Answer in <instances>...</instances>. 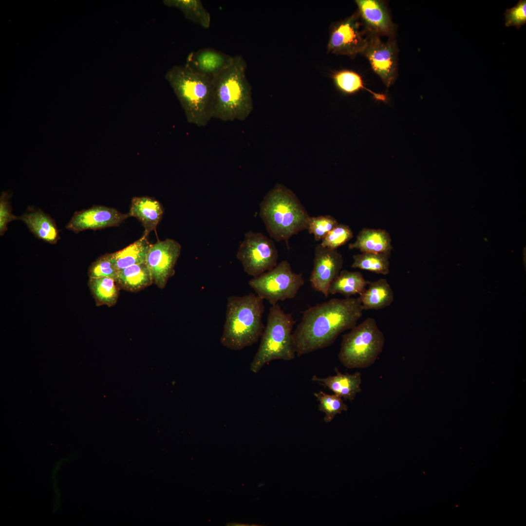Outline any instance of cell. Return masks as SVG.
I'll list each match as a JSON object with an SVG mask.
<instances>
[{"instance_id": "6da1fadb", "label": "cell", "mask_w": 526, "mask_h": 526, "mask_svg": "<svg viewBox=\"0 0 526 526\" xmlns=\"http://www.w3.org/2000/svg\"><path fill=\"white\" fill-rule=\"evenodd\" d=\"M363 310L359 297L334 298L309 307L292 333L296 355L331 345L340 334L357 325Z\"/></svg>"}, {"instance_id": "7a4b0ae2", "label": "cell", "mask_w": 526, "mask_h": 526, "mask_svg": "<svg viewBox=\"0 0 526 526\" xmlns=\"http://www.w3.org/2000/svg\"><path fill=\"white\" fill-rule=\"evenodd\" d=\"M246 66L243 57L236 55L231 65L212 80V118L242 121L250 114L253 106Z\"/></svg>"}, {"instance_id": "3957f363", "label": "cell", "mask_w": 526, "mask_h": 526, "mask_svg": "<svg viewBox=\"0 0 526 526\" xmlns=\"http://www.w3.org/2000/svg\"><path fill=\"white\" fill-rule=\"evenodd\" d=\"M259 214L271 238L283 241L288 249L290 238L307 229L310 217L297 195L280 184L264 196Z\"/></svg>"}, {"instance_id": "277c9868", "label": "cell", "mask_w": 526, "mask_h": 526, "mask_svg": "<svg viewBox=\"0 0 526 526\" xmlns=\"http://www.w3.org/2000/svg\"><path fill=\"white\" fill-rule=\"evenodd\" d=\"M263 300L254 293L227 298L221 344L240 350L258 341L264 329Z\"/></svg>"}, {"instance_id": "5b68a950", "label": "cell", "mask_w": 526, "mask_h": 526, "mask_svg": "<svg viewBox=\"0 0 526 526\" xmlns=\"http://www.w3.org/2000/svg\"><path fill=\"white\" fill-rule=\"evenodd\" d=\"M165 76L188 121L198 127L206 126L212 118V80L193 73L184 65L173 66Z\"/></svg>"}, {"instance_id": "8992f818", "label": "cell", "mask_w": 526, "mask_h": 526, "mask_svg": "<svg viewBox=\"0 0 526 526\" xmlns=\"http://www.w3.org/2000/svg\"><path fill=\"white\" fill-rule=\"evenodd\" d=\"M295 323L292 316L286 313L279 304L272 305L259 348L250 365L253 373H257L271 361L291 360L295 358L296 353L292 337Z\"/></svg>"}, {"instance_id": "52a82bcc", "label": "cell", "mask_w": 526, "mask_h": 526, "mask_svg": "<svg viewBox=\"0 0 526 526\" xmlns=\"http://www.w3.org/2000/svg\"><path fill=\"white\" fill-rule=\"evenodd\" d=\"M384 342L376 319L368 318L343 336L339 360L348 368L368 367L382 352Z\"/></svg>"}, {"instance_id": "ba28073f", "label": "cell", "mask_w": 526, "mask_h": 526, "mask_svg": "<svg viewBox=\"0 0 526 526\" xmlns=\"http://www.w3.org/2000/svg\"><path fill=\"white\" fill-rule=\"evenodd\" d=\"M304 283L302 274L293 272L290 263L285 260L248 282L256 295L272 305L280 301L295 298Z\"/></svg>"}, {"instance_id": "9c48e42d", "label": "cell", "mask_w": 526, "mask_h": 526, "mask_svg": "<svg viewBox=\"0 0 526 526\" xmlns=\"http://www.w3.org/2000/svg\"><path fill=\"white\" fill-rule=\"evenodd\" d=\"M236 257L244 271L254 278L277 265L278 252L271 238L261 232L248 231L239 246Z\"/></svg>"}, {"instance_id": "30bf717a", "label": "cell", "mask_w": 526, "mask_h": 526, "mask_svg": "<svg viewBox=\"0 0 526 526\" xmlns=\"http://www.w3.org/2000/svg\"><path fill=\"white\" fill-rule=\"evenodd\" d=\"M369 35L357 12L331 27L327 51L333 54L355 56L365 49Z\"/></svg>"}, {"instance_id": "8fae6325", "label": "cell", "mask_w": 526, "mask_h": 526, "mask_svg": "<svg viewBox=\"0 0 526 526\" xmlns=\"http://www.w3.org/2000/svg\"><path fill=\"white\" fill-rule=\"evenodd\" d=\"M398 49L394 38L382 40L380 37L369 35L367 46L362 53L374 72L389 88L398 75Z\"/></svg>"}, {"instance_id": "7c38bea8", "label": "cell", "mask_w": 526, "mask_h": 526, "mask_svg": "<svg viewBox=\"0 0 526 526\" xmlns=\"http://www.w3.org/2000/svg\"><path fill=\"white\" fill-rule=\"evenodd\" d=\"M181 250L180 244L171 239L152 244L146 263L153 283L159 288H164L169 279L174 274V267Z\"/></svg>"}, {"instance_id": "4fadbf2b", "label": "cell", "mask_w": 526, "mask_h": 526, "mask_svg": "<svg viewBox=\"0 0 526 526\" xmlns=\"http://www.w3.org/2000/svg\"><path fill=\"white\" fill-rule=\"evenodd\" d=\"M343 263L342 256L337 249L323 247L320 244H317L310 277L313 289L328 297L329 286L339 274Z\"/></svg>"}, {"instance_id": "5bb4252c", "label": "cell", "mask_w": 526, "mask_h": 526, "mask_svg": "<svg viewBox=\"0 0 526 526\" xmlns=\"http://www.w3.org/2000/svg\"><path fill=\"white\" fill-rule=\"evenodd\" d=\"M357 12L369 35L394 38L396 28L385 3L379 0H356Z\"/></svg>"}, {"instance_id": "9a60e30c", "label": "cell", "mask_w": 526, "mask_h": 526, "mask_svg": "<svg viewBox=\"0 0 526 526\" xmlns=\"http://www.w3.org/2000/svg\"><path fill=\"white\" fill-rule=\"evenodd\" d=\"M128 217V213H122L115 208L96 206L75 212L66 228L77 233L87 229L118 226Z\"/></svg>"}, {"instance_id": "2e32d148", "label": "cell", "mask_w": 526, "mask_h": 526, "mask_svg": "<svg viewBox=\"0 0 526 526\" xmlns=\"http://www.w3.org/2000/svg\"><path fill=\"white\" fill-rule=\"evenodd\" d=\"M231 56L212 48L190 52L185 64L194 73L213 80L232 63Z\"/></svg>"}, {"instance_id": "e0dca14e", "label": "cell", "mask_w": 526, "mask_h": 526, "mask_svg": "<svg viewBox=\"0 0 526 526\" xmlns=\"http://www.w3.org/2000/svg\"><path fill=\"white\" fill-rule=\"evenodd\" d=\"M336 374L321 378L313 376L311 380L328 388L334 394L346 400L352 401L357 394L361 391V376L360 372L353 374H342L335 368Z\"/></svg>"}, {"instance_id": "ac0fdd59", "label": "cell", "mask_w": 526, "mask_h": 526, "mask_svg": "<svg viewBox=\"0 0 526 526\" xmlns=\"http://www.w3.org/2000/svg\"><path fill=\"white\" fill-rule=\"evenodd\" d=\"M164 208L159 202L148 196L134 197L131 202L128 214L137 218L144 227V234L156 229L162 218Z\"/></svg>"}, {"instance_id": "d6986e66", "label": "cell", "mask_w": 526, "mask_h": 526, "mask_svg": "<svg viewBox=\"0 0 526 526\" xmlns=\"http://www.w3.org/2000/svg\"><path fill=\"white\" fill-rule=\"evenodd\" d=\"M392 240L385 230L363 228L356 240L349 244L350 249H357L361 253H391L393 249Z\"/></svg>"}, {"instance_id": "ffe728a7", "label": "cell", "mask_w": 526, "mask_h": 526, "mask_svg": "<svg viewBox=\"0 0 526 526\" xmlns=\"http://www.w3.org/2000/svg\"><path fill=\"white\" fill-rule=\"evenodd\" d=\"M19 219L37 238L47 243L55 244L60 239L55 221L41 210L31 211Z\"/></svg>"}, {"instance_id": "44dd1931", "label": "cell", "mask_w": 526, "mask_h": 526, "mask_svg": "<svg viewBox=\"0 0 526 526\" xmlns=\"http://www.w3.org/2000/svg\"><path fill=\"white\" fill-rule=\"evenodd\" d=\"M363 310H379L390 306L394 299L393 291L385 279L369 283L359 296Z\"/></svg>"}, {"instance_id": "7402d4cb", "label": "cell", "mask_w": 526, "mask_h": 526, "mask_svg": "<svg viewBox=\"0 0 526 526\" xmlns=\"http://www.w3.org/2000/svg\"><path fill=\"white\" fill-rule=\"evenodd\" d=\"M147 237L148 235L143 234L133 243L112 253L113 262L118 271L133 265L146 263L152 245Z\"/></svg>"}, {"instance_id": "603a6c76", "label": "cell", "mask_w": 526, "mask_h": 526, "mask_svg": "<svg viewBox=\"0 0 526 526\" xmlns=\"http://www.w3.org/2000/svg\"><path fill=\"white\" fill-rule=\"evenodd\" d=\"M116 282L119 288L130 292L140 291L153 283L146 263L119 270Z\"/></svg>"}, {"instance_id": "cb8c5ba5", "label": "cell", "mask_w": 526, "mask_h": 526, "mask_svg": "<svg viewBox=\"0 0 526 526\" xmlns=\"http://www.w3.org/2000/svg\"><path fill=\"white\" fill-rule=\"evenodd\" d=\"M369 283L360 272L343 270L331 283L328 293L332 295L340 294L346 298L360 295Z\"/></svg>"}, {"instance_id": "d4e9b609", "label": "cell", "mask_w": 526, "mask_h": 526, "mask_svg": "<svg viewBox=\"0 0 526 526\" xmlns=\"http://www.w3.org/2000/svg\"><path fill=\"white\" fill-rule=\"evenodd\" d=\"M168 7L180 10L188 20L202 27L208 29L210 26L211 17L208 11L200 0H164Z\"/></svg>"}, {"instance_id": "484cf974", "label": "cell", "mask_w": 526, "mask_h": 526, "mask_svg": "<svg viewBox=\"0 0 526 526\" xmlns=\"http://www.w3.org/2000/svg\"><path fill=\"white\" fill-rule=\"evenodd\" d=\"M88 285L97 305L111 307L116 303L119 287L114 279L107 277L89 278Z\"/></svg>"}, {"instance_id": "4316f807", "label": "cell", "mask_w": 526, "mask_h": 526, "mask_svg": "<svg viewBox=\"0 0 526 526\" xmlns=\"http://www.w3.org/2000/svg\"><path fill=\"white\" fill-rule=\"evenodd\" d=\"M333 79L337 88L344 94H353L365 89L372 94L376 100L386 101V95L376 93L366 88L361 76L355 72L342 70L336 72L333 75Z\"/></svg>"}, {"instance_id": "83f0119b", "label": "cell", "mask_w": 526, "mask_h": 526, "mask_svg": "<svg viewBox=\"0 0 526 526\" xmlns=\"http://www.w3.org/2000/svg\"><path fill=\"white\" fill-rule=\"evenodd\" d=\"M390 253L363 252L353 256L354 268L387 275L389 273Z\"/></svg>"}, {"instance_id": "f1b7e54d", "label": "cell", "mask_w": 526, "mask_h": 526, "mask_svg": "<svg viewBox=\"0 0 526 526\" xmlns=\"http://www.w3.org/2000/svg\"><path fill=\"white\" fill-rule=\"evenodd\" d=\"M319 402V410L325 413L324 420L331 422L338 414L348 410V406L342 398L335 394H328L322 391L314 394Z\"/></svg>"}, {"instance_id": "f546056e", "label": "cell", "mask_w": 526, "mask_h": 526, "mask_svg": "<svg viewBox=\"0 0 526 526\" xmlns=\"http://www.w3.org/2000/svg\"><path fill=\"white\" fill-rule=\"evenodd\" d=\"M118 272L113 262L112 253H109L99 257L91 264L88 275L89 278L107 277L116 281Z\"/></svg>"}, {"instance_id": "4dcf8cb0", "label": "cell", "mask_w": 526, "mask_h": 526, "mask_svg": "<svg viewBox=\"0 0 526 526\" xmlns=\"http://www.w3.org/2000/svg\"><path fill=\"white\" fill-rule=\"evenodd\" d=\"M338 224L337 220L330 215L310 216L307 229L316 241H321Z\"/></svg>"}, {"instance_id": "1f68e13d", "label": "cell", "mask_w": 526, "mask_h": 526, "mask_svg": "<svg viewBox=\"0 0 526 526\" xmlns=\"http://www.w3.org/2000/svg\"><path fill=\"white\" fill-rule=\"evenodd\" d=\"M353 237V231L348 225L338 224L321 241L320 244L325 247L337 249Z\"/></svg>"}, {"instance_id": "d6a6232c", "label": "cell", "mask_w": 526, "mask_h": 526, "mask_svg": "<svg viewBox=\"0 0 526 526\" xmlns=\"http://www.w3.org/2000/svg\"><path fill=\"white\" fill-rule=\"evenodd\" d=\"M505 16V25L514 26L519 29L526 23V0H520L514 7L507 9Z\"/></svg>"}, {"instance_id": "836d02e7", "label": "cell", "mask_w": 526, "mask_h": 526, "mask_svg": "<svg viewBox=\"0 0 526 526\" xmlns=\"http://www.w3.org/2000/svg\"><path fill=\"white\" fill-rule=\"evenodd\" d=\"M19 219L12 213L8 195L2 192L0 198V234L2 235L7 230V224L12 221Z\"/></svg>"}]
</instances>
